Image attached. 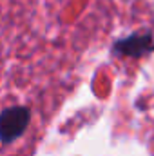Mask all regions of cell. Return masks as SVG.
Masks as SVG:
<instances>
[{
  "label": "cell",
  "instance_id": "6da1fadb",
  "mask_svg": "<svg viewBox=\"0 0 154 156\" xmlns=\"http://www.w3.org/2000/svg\"><path fill=\"white\" fill-rule=\"evenodd\" d=\"M114 51L127 56H143L154 51V38L151 33H138L131 35L114 44Z\"/></svg>",
  "mask_w": 154,
  "mask_h": 156
}]
</instances>
